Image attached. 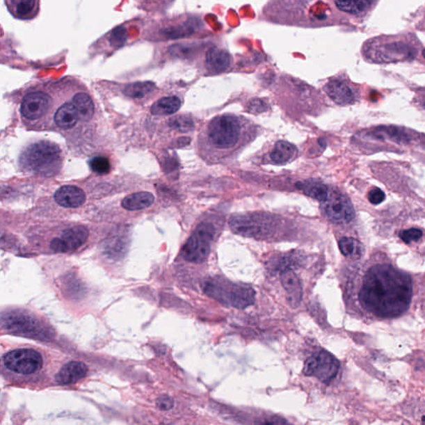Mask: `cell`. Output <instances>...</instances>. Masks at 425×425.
Returning <instances> with one entry per match:
<instances>
[{"mask_svg":"<svg viewBox=\"0 0 425 425\" xmlns=\"http://www.w3.org/2000/svg\"><path fill=\"white\" fill-rule=\"evenodd\" d=\"M413 283L407 273L390 264H377L368 270L360 291L364 308L382 319H392L409 308Z\"/></svg>","mask_w":425,"mask_h":425,"instance_id":"cell-1","label":"cell"},{"mask_svg":"<svg viewBox=\"0 0 425 425\" xmlns=\"http://www.w3.org/2000/svg\"><path fill=\"white\" fill-rule=\"evenodd\" d=\"M423 53V45L413 33L380 35L371 38L362 47L364 61L371 63L412 62Z\"/></svg>","mask_w":425,"mask_h":425,"instance_id":"cell-2","label":"cell"},{"mask_svg":"<svg viewBox=\"0 0 425 425\" xmlns=\"http://www.w3.org/2000/svg\"><path fill=\"white\" fill-rule=\"evenodd\" d=\"M242 120L234 115H223L214 118L206 130L207 143L218 152L235 148L243 136Z\"/></svg>","mask_w":425,"mask_h":425,"instance_id":"cell-3","label":"cell"},{"mask_svg":"<svg viewBox=\"0 0 425 425\" xmlns=\"http://www.w3.org/2000/svg\"><path fill=\"white\" fill-rule=\"evenodd\" d=\"M205 294L221 303L239 309L251 306L255 291L251 287L234 284L218 278H209L204 286Z\"/></svg>","mask_w":425,"mask_h":425,"instance_id":"cell-4","label":"cell"},{"mask_svg":"<svg viewBox=\"0 0 425 425\" xmlns=\"http://www.w3.org/2000/svg\"><path fill=\"white\" fill-rule=\"evenodd\" d=\"M61 162V150L57 145L41 141L30 145L22 157L26 169L38 175L55 173Z\"/></svg>","mask_w":425,"mask_h":425,"instance_id":"cell-5","label":"cell"},{"mask_svg":"<svg viewBox=\"0 0 425 425\" xmlns=\"http://www.w3.org/2000/svg\"><path fill=\"white\" fill-rule=\"evenodd\" d=\"M4 328L15 334L38 340L53 337V330L44 321L25 312H12L3 319Z\"/></svg>","mask_w":425,"mask_h":425,"instance_id":"cell-6","label":"cell"},{"mask_svg":"<svg viewBox=\"0 0 425 425\" xmlns=\"http://www.w3.org/2000/svg\"><path fill=\"white\" fill-rule=\"evenodd\" d=\"M216 234V227L209 223H202L183 248L184 259L191 263L202 264L208 259L210 247Z\"/></svg>","mask_w":425,"mask_h":425,"instance_id":"cell-7","label":"cell"},{"mask_svg":"<svg viewBox=\"0 0 425 425\" xmlns=\"http://www.w3.org/2000/svg\"><path fill=\"white\" fill-rule=\"evenodd\" d=\"M3 364L6 371L16 376H28L40 371L42 358L38 352L30 348L16 349L3 355Z\"/></svg>","mask_w":425,"mask_h":425,"instance_id":"cell-8","label":"cell"},{"mask_svg":"<svg viewBox=\"0 0 425 425\" xmlns=\"http://www.w3.org/2000/svg\"><path fill=\"white\" fill-rule=\"evenodd\" d=\"M321 209L325 216L336 224H348L355 216L348 197L337 190H329L328 197L321 202Z\"/></svg>","mask_w":425,"mask_h":425,"instance_id":"cell-9","label":"cell"},{"mask_svg":"<svg viewBox=\"0 0 425 425\" xmlns=\"http://www.w3.org/2000/svg\"><path fill=\"white\" fill-rule=\"evenodd\" d=\"M340 363L328 351L317 352L305 363L303 372L307 376L316 378L324 384H328L338 374Z\"/></svg>","mask_w":425,"mask_h":425,"instance_id":"cell-10","label":"cell"},{"mask_svg":"<svg viewBox=\"0 0 425 425\" xmlns=\"http://www.w3.org/2000/svg\"><path fill=\"white\" fill-rule=\"evenodd\" d=\"M271 218L252 214H239L231 218L230 225L235 234L246 237L262 238L272 233Z\"/></svg>","mask_w":425,"mask_h":425,"instance_id":"cell-11","label":"cell"},{"mask_svg":"<svg viewBox=\"0 0 425 425\" xmlns=\"http://www.w3.org/2000/svg\"><path fill=\"white\" fill-rule=\"evenodd\" d=\"M324 90L330 99L338 105L353 104L358 99V88L345 76L332 77L324 86Z\"/></svg>","mask_w":425,"mask_h":425,"instance_id":"cell-12","label":"cell"},{"mask_svg":"<svg viewBox=\"0 0 425 425\" xmlns=\"http://www.w3.org/2000/svg\"><path fill=\"white\" fill-rule=\"evenodd\" d=\"M335 10L345 15L349 19L362 20L366 19L375 10L380 0H328Z\"/></svg>","mask_w":425,"mask_h":425,"instance_id":"cell-13","label":"cell"},{"mask_svg":"<svg viewBox=\"0 0 425 425\" xmlns=\"http://www.w3.org/2000/svg\"><path fill=\"white\" fill-rule=\"evenodd\" d=\"M89 233L87 227L75 226L63 232L61 237L51 243V248L57 252H67L77 250L87 241Z\"/></svg>","mask_w":425,"mask_h":425,"instance_id":"cell-14","label":"cell"},{"mask_svg":"<svg viewBox=\"0 0 425 425\" xmlns=\"http://www.w3.org/2000/svg\"><path fill=\"white\" fill-rule=\"evenodd\" d=\"M50 97L45 92H32L26 95L21 104V113L29 120L40 119L50 106Z\"/></svg>","mask_w":425,"mask_h":425,"instance_id":"cell-15","label":"cell"},{"mask_svg":"<svg viewBox=\"0 0 425 425\" xmlns=\"http://www.w3.org/2000/svg\"><path fill=\"white\" fill-rule=\"evenodd\" d=\"M6 6L15 18L30 20L40 12V0H6Z\"/></svg>","mask_w":425,"mask_h":425,"instance_id":"cell-16","label":"cell"},{"mask_svg":"<svg viewBox=\"0 0 425 425\" xmlns=\"http://www.w3.org/2000/svg\"><path fill=\"white\" fill-rule=\"evenodd\" d=\"M54 199L64 208H79L85 203L86 195L79 187L65 186L56 191Z\"/></svg>","mask_w":425,"mask_h":425,"instance_id":"cell-17","label":"cell"},{"mask_svg":"<svg viewBox=\"0 0 425 425\" xmlns=\"http://www.w3.org/2000/svg\"><path fill=\"white\" fill-rule=\"evenodd\" d=\"M88 367L83 362H71L63 366L56 376L59 385H66L76 383L87 375Z\"/></svg>","mask_w":425,"mask_h":425,"instance_id":"cell-18","label":"cell"},{"mask_svg":"<svg viewBox=\"0 0 425 425\" xmlns=\"http://www.w3.org/2000/svg\"><path fill=\"white\" fill-rule=\"evenodd\" d=\"M281 281L287 291V298L291 307H298L302 300V284L297 275L291 270H286L282 273Z\"/></svg>","mask_w":425,"mask_h":425,"instance_id":"cell-19","label":"cell"},{"mask_svg":"<svg viewBox=\"0 0 425 425\" xmlns=\"http://www.w3.org/2000/svg\"><path fill=\"white\" fill-rule=\"evenodd\" d=\"M80 118L79 111L74 103H65L60 106L55 113V122L62 129H72L76 126Z\"/></svg>","mask_w":425,"mask_h":425,"instance_id":"cell-20","label":"cell"},{"mask_svg":"<svg viewBox=\"0 0 425 425\" xmlns=\"http://www.w3.org/2000/svg\"><path fill=\"white\" fill-rule=\"evenodd\" d=\"M297 187L298 190L303 192L304 195L319 201L321 203L328 195V187L319 180L307 179L305 182H298Z\"/></svg>","mask_w":425,"mask_h":425,"instance_id":"cell-21","label":"cell"},{"mask_svg":"<svg viewBox=\"0 0 425 425\" xmlns=\"http://www.w3.org/2000/svg\"><path fill=\"white\" fill-rule=\"evenodd\" d=\"M154 201V197L150 192H137L134 194L129 195L122 200V207L127 210H141L149 208Z\"/></svg>","mask_w":425,"mask_h":425,"instance_id":"cell-22","label":"cell"},{"mask_svg":"<svg viewBox=\"0 0 425 425\" xmlns=\"http://www.w3.org/2000/svg\"><path fill=\"white\" fill-rule=\"evenodd\" d=\"M297 148L295 145L285 141H278L273 152L270 154V159L276 164H285L293 161L297 156Z\"/></svg>","mask_w":425,"mask_h":425,"instance_id":"cell-23","label":"cell"},{"mask_svg":"<svg viewBox=\"0 0 425 425\" xmlns=\"http://www.w3.org/2000/svg\"><path fill=\"white\" fill-rule=\"evenodd\" d=\"M72 103L84 121H89L93 117L94 103L92 97L86 92H79L72 97Z\"/></svg>","mask_w":425,"mask_h":425,"instance_id":"cell-24","label":"cell"},{"mask_svg":"<svg viewBox=\"0 0 425 425\" xmlns=\"http://www.w3.org/2000/svg\"><path fill=\"white\" fill-rule=\"evenodd\" d=\"M182 106V101L177 97L161 98L152 107V113L156 115H170L178 111Z\"/></svg>","mask_w":425,"mask_h":425,"instance_id":"cell-25","label":"cell"},{"mask_svg":"<svg viewBox=\"0 0 425 425\" xmlns=\"http://www.w3.org/2000/svg\"><path fill=\"white\" fill-rule=\"evenodd\" d=\"M339 248L343 255L351 259H360L364 252V247L358 240L353 238L345 237L339 241Z\"/></svg>","mask_w":425,"mask_h":425,"instance_id":"cell-26","label":"cell"},{"mask_svg":"<svg viewBox=\"0 0 425 425\" xmlns=\"http://www.w3.org/2000/svg\"><path fill=\"white\" fill-rule=\"evenodd\" d=\"M154 88L156 86L152 83H137L127 86L125 93L133 98H141L153 92Z\"/></svg>","mask_w":425,"mask_h":425,"instance_id":"cell-27","label":"cell"},{"mask_svg":"<svg viewBox=\"0 0 425 425\" xmlns=\"http://www.w3.org/2000/svg\"><path fill=\"white\" fill-rule=\"evenodd\" d=\"M169 123L171 127L182 132L190 131L194 128L192 120L190 118L182 117V115L171 118Z\"/></svg>","mask_w":425,"mask_h":425,"instance_id":"cell-28","label":"cell"},{"mask_svg":"<svg viewBox=\"0 0 425 425\" xmlns=\"http://www.w3.org/2000/svg\"><path fill=\"white\" fill-rule=\"evenodd\" d=\"M90 166L94 173L99 175H106L110 173L111 166L109 159L103 157L93 158L90 162Z\"/></svg>","mask_w":425,"mask_h":425,"instance_id":"cell-29","label":"cell"},{"mask_svg":"<svg viewBox=\"0 0 425 425\" xmlns=\"http://www.w3.org/2000/svg\"><path fill=\"white\" fill-rule=\"evenodd\" d=\"M423 232L419 229H410L401 232L400 238L407 244L417 242L422 238Z\"/></svg>","mask_w":425,"mask_h":425,"instance_id":"cell-30","label":"cell"},{"mask_svg":"<svg viewBox=\"0 0 425 425\" xmlns=\"http://www.w3.org/2000/svg\"><path fill=\"white\" fill-rule=\"evenodd\" d=\"M368 200L372 205H379L385 200V195L380 189L374 187L369 192Z\"/></svg>","mask_w":425,"mask_h":425,"instance_id":"cell-31","label":"cell"},{"mask_svg":"<svg viewBox=\"0 0 425 425\" xmlns=\"http://www.w3.org/2000/svg\"><path fill=\"white\" fill-rule=\"evenodd\" d=\"M175 402L173 398L169 396H161L157 399V406L159 410L168 411L174 407Z\"/></svg>","mask_w":425,"mask_h":425,"instance_id":"cell-32","label":"cell"},{"mask_svg":"<svg viewBox=\"0 0 425 425\" xmlns=\"http://www.w3.org/2000/svg\"><path fill=\"white\" fill-rule=\"evenodd\" d=\"M250 110H252V113H262V111H265L266 105L265 103L262 102L261 100H255L251 102Z\"/></svg>","mask_w":425,"mask_h":425,"instance_id":"cell-33","label":"cell"}]
</instances>
